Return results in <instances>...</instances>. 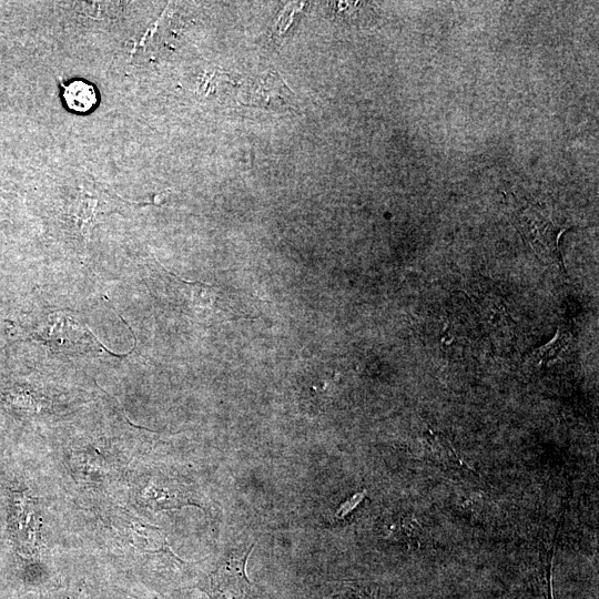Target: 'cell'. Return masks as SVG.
Instances as JSON below:
<instances>
[{
  "mask_svg": "<svg viewBox=\"0 0 599 599\" xmlns=\"http://www.w3.org/2000/svg\"><path fill=\"white\" fill-rule=\"evenodd\" d=\"M10 530L16 545L23 554H30L37 547V520L33 501L23 493L11 495Z\"/></svg>",
  "mask_w": 599,
  "mask_h": 599,
  "instance_id": "cell-3",
  "label": "cell"
},
{
  "mask_svg": "<svg viewBox=\"0 0 599 599\" xmlns=\"http://www.w3.org/2000/svg\"><path fill=\"white\" fill-rule=\"evenodd\" d=\"M517 229L535 255L544 263L562 268L559 238L565 231L550 213L535 204L514 213Z\"/></svg>",
  "mask_w": 599,
  "mask_h": 599,
  "instance_id": "cell-1",
  "label": "cell"
},
{
  "mask_svg": "<svg viewBox=\"0 0 599 599\" xmlns=\"http://www.w3.org/2000/svg\"><path fill=\"white\" fill-rule=\"evenodd\" d=\"M129 530L132 541L140 548L150 552L163 551L172 556L179 561H182L170 549L165 536L162 530L150 525L141 524L140 521H130Z\"/></svg>",
  "mask_w": 599,
  "mask_h": 599,
  "instance_id": "cell-7",
  "label": "cell"
},
{
  "mask_svg": "<svg viewBox=\"0 0 599 599\" xmlns=\"http://www.w3.org/2000/svg\"><path fill=\"white\" fill-rule=\"evenodd\" d=\"M424 448L426 457L436 466L455 474H475L471 468L458 456L450 441L440 433L426 430L424 434Z\"/></svg>",
  "mask_w": 599,
  "mask_h": 599,
  "instance_id": "cell-5",
  "label": "cell"
},
{
  "mask_svg": "<svg viewBox=\"0 0 599 599\" xmlns=\"http://www.w3.org/2000/svg\"><path fill=\"white\" fill-rule=\"evenodd\" d=\"M144 497L154 509H170L186 505H195L189 496L182 491L165 486H150L146 489Z\"/></svg>",
  "mask_w": 599,
  "mask_h": 599,
  "instance_id": "cell-9",
  "label": "cell"
},
{
  "mask_svg": "<svg viewBox=\"0 0 599 599\" xmlns=\"http://www.w3.org/2000/svg\"><path fill=\"white\" fill-rule=\"evenodd\" d=\"M573 343L575 339L570 327L567 324H561L555 337L546 345L535 349L530 354L529 361L538 366L547 365L564 356H568Z\"/></svg>",
  "mask_w": 599,
  "mask_h": 599,
  "instance_id": "cell-6",
  "label": "cell"
},
{
  "mask_svg": "<svg viewBox=\"0 0 599 599\" xmlns=\"http://www.w3.org/2000/svg\"><path fill=\"white\" fill-rule=\"evenodd\" d=\"M365 495H366L365 491H361L353 495L351 498H348L345 502H343L338 507V509L336 510V516L339 518H343L346 515H348L365 498Z\"/></svg>",
  "mask_w": 599,
  "mask_h": 599,
  "instance_id": "cell-12",
  "label": "cell"
},
{
  "mask_svg": "<svg viewBox=\"0 0 599 599\" xmlns=\"http://www.w3.org/2000/svg\"><path fill=\"white\" fill-rule=\"evenodd\" d=\"M254 545L231 550L204 581L201 589L210 599H247L252 582L246 575V562Z\"/></svg>",
  "mask_w": 599,
  "mask_h": 599,
  "instance_id": "cell-2",
  "label": "cell"
},
{
  "mask_svg": "<svg viewBox=\"0 0 599 599\" xmlns=\"http://www.w3.org/2000/svg\"><path fill=\"white\" fill-rule=\"evenodd\" d=\"M63 99L67 106L78 113L90 111L98 102L94 87L83 80H74L64 85Z\"/></svg>",
  "mask_w": 599,
  "mask_h": 599,
  "instance_id": "cell-8",
  "label": "cell"
},
{
  "mask_svg": "<svg viewBox=\"0 0 599 599\" xmlns=\"http://www.w3.org/2000/svg\"><path fill=\"white\" fill-rule=\"evenodd\" d=\"M558 535H559V531L556 532L552 540H548L546 544L540 542L539 552H540L541 572L545 580L547 599H554L552 589H551V571H552V560H554V554H555Z\"/></svg>",
  "mask_w": 599,
  "mask_h": 599,
  "instance_id": "cell-11",
  "label": "cell"
},
{
  "mask_svg": "<svg viewBox=\"0 0 599 599\" xmlns=\"http://www.w3.org/2000/svg\"><path fill=\"white\" fill-rule=\"evenodd\" d=\"M328 599H380L379 588L366 581L346 582Z\"/></svg>",
  "mask_w": 599,
  "mask_h": 599,
  "instance_id": "cell-10",
  "label": "cell"
},
{
  "mask_svg": "<svg viewBox=\"0 0 599 599\" xmlns=\"http://www.w3.org/2000/svg\"><path fill=\"white\" fill-rule=\"evenodd\" d=\"M294 94L275 71L258 77L247 94V105L281 110L293 105Z\"/></svg>",
  "mask_w": 599,
  "mask_h": 599,
  "instance_id": "cell-4",
  "label": "cell"
}]
</instances>
